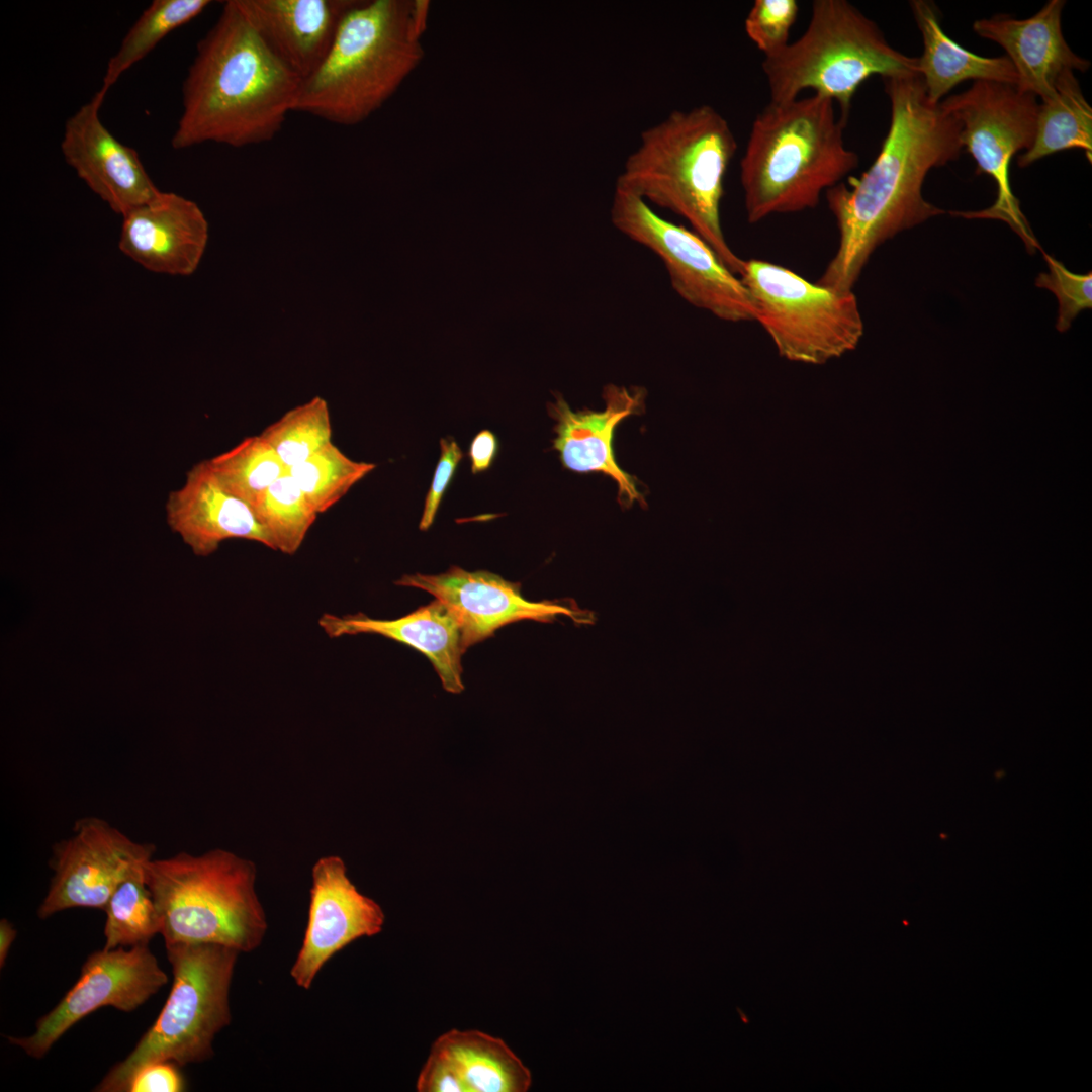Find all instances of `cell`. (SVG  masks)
Returning a JSON list of instances; mask_svg holds the SVG:
<instances>
[{
    "instance_id": "17",
    "label": "cell",
    "mask_w": 1092,
    "mask_h": 1092,
    "mask_svg": "<svg viewBox=\"0 0 1092 1092\" xmlns=\"http://www.w3.org/2000/svg\"><path fill=\"white\" fill-rule=\"evenodd\" d=\"M646 390L643 387H604L603 411H572L562 396L548 404L549 416L555 421L552 448L559 454L564 468L577 472H599L618 485V502L623 508L635 502L646 507L637 479L617 463L613 439L617 426L626 418L639 415L645 408Z\"/></svg>"
},
{
    "instance_id": "31",
    "label": "cell",
    "mask_w": 1092,
    "mask_h": 1092,
    "mask_svg": "<svg viewBox=\"0 0 1092 1092\" xmlns=\"http://www.w3.org/2000/svg\"><path fill=\"white\" fill-rule=\"evenodd\" d=\"M252 509L275 550L287 555L297 552L318 515L288 472Z\"/></svg>"
},
{
    "instance_id": "35",
    "label": "cell",
    "mask_w": 1092,
    "mask_h": 1092,
    "mask_svg": "<svg viewBox=\"0 0 1092 1092\" xmlns=\"http://www.w3.org/2000/svg\"><path fill=\"white\" fill-rule=\"evenodd\" d=\"M177 1064L154 1061L141 1067L131 1077L126 1092H181L185 1079Z\"/></svg>"
},
{
    "instance_id": "15",
    "label": "cell",
    "mask_w": 1092,
    "mask_h": 1092,
    "mask_svg": "<svg viewBox=\"0 0 1092 1092\" xmlns=\"http://www.w3.org/2000/svg\"><path fill=\"white\" fill-rule=\"evenodd\" d=\"M384 920L381 907L351 882L340 856L318 858L311 870L307 926L290 970L294 983L308 990L334 954L360 937L378 934Z\"/></svg>"
},
{
    "instance_id": "16",
    "label": "cell",
    "mask_w": 1092,
    "mask_h": 1092,
    "mask_svg": "<svg viewBox=\"0 0 1092 1092\" xmlns=\"http://www.w3.org/2000/svg\"><path fill=\"white\" fill-rule=\"evenodd\" d=\"M104 98L96 92L67 119L61 152L91 191L122 216L161 190L153 183L136 151L117 140L102 123L99 110Z\"/></svg>"
},
{
    "instance_id": "10",
    "label": "cell",
    "mask_w": 1092,
    "mask_h": 1092,
    "mask_svg": "<svg viewBox=\"0 0 1092 1092\" xmlns=\"http://www.w3.org/2000/svg\"><path fill=\"white\" fill-rule=\"evenodd\" d=\"M940 105L960 123L962 145L974 158L977 173L989 175L997 185L993 205L979 211L954 213L968 218L1002 220L1033 253L1039 245L1011 191L1009 166L1013 156L1028 150L1034 140L1037 98L1013 84L975 81L968 90L946 98Z\"/></svg>"
},
{
    "instance_id": "14",
    "label": "cell",
    "mask_w": 1092,
    "mask_h": 1092,
    "mask_svg": "<svg viewBox=\"0 0 1092 1092\" xmlns=\"http://www.w3.org/2000/svg\"><path fill=\"white\" fill-rule=\"evenodd\" d=\"M395 584L423 589L442 602L457 619L464 648L490 637L498 628L521 620L552 622L566 616L589 624L592 615L566 601L532 602L520 584L485 570L451 566L440 574H405Z\"/></svg>"
},
{
    "instance_id": "22",
    "label": "cell",
    "mask_w": 1092,
    "mask_h": 1092,
    "mask_svg": "<svg viewBox=\"0 0 1092 1092\" xmlns=\"http://www.w3.org/2000/svg\"><path fill=\"white\" fill-rule=\"evenodd\" d=\"M1065 1L1050 0L1032 17L1015 19L997 15L973 24L981 37L1001 46L1017 74V89L1045 100L1055 93L1059 76L1067 70L1085 72L1089 61L1077 56L1061 28Z\"/></svg>"
},
{
    "instance_id": "19",
    "label": "cell",
    "mask_w": 1092,
    "mask_h": 1092,
    "mask_svg": "<svg viewBox=\"0 0 1092 1092\" xmlns=\"http://www.w3.org/2000/svg\"><path fill=\"white\" fill-rule=\"evenodd\" d=\"M165 509L169 527L197 556L214 553L228 539H245L275 550L252 507L222 485L208 460L187 472L184 484L169 493Z\"/></svg>"
},
{
    "instance_id": "2",
    "label": "cell",
    "mask_w": 1092,
    "mask_h": 1092,
    "mask_svg": "<svg viewBox=\"0 0 1092 1092\" xmlns=\"http://www.w3.org/2000/svg\"><path fill=\"white\" fill-rule=\"evenodd\" d=\"M301 83L267 48L239 1H225L196 46L171 145L183 150L204 143H267L294 110Z\"/></svg>"
},
{
    "instance_id": "38",
    "label": "cell",
    "mask_w": 1092,
    "mask_h": 1092,
    "mask_svg": "<svg viewBox=\"0 0 1092 1092\" xmlns=\"http://www.w3.org/2000/svg\"><path fill=\"white\" fill-rule=\"evenodd\" d=\"M429 7V1L413 0V22L415 31L420 38L426 30Z\"/></svg>"
},
{
    "instance_id": "21",
    "label": "cell",
    "mask_w": 1092,
    "mask_h": 1092,
    "mask_svg": "<svg viewBox=\"0 0 1092 1092\" xmlns=\"http://www.w3.org/2000/svg\"><path fill=\"white\" fill-rule=\"evenodd\" d=\"M531 1073L500 1038L452 1029L432 1045L420 1072V1092H525Z\"/></svg>"
},
{
    "instance_id": "3",
    "label": "cell",
    "mask_w": 1092,
    "mask_h": 1092,
    "mask_svg": "<svg viewBox=\"0 0 1092 1092\" xmlns=\"http://www.w3.org/2000/svg\"><path fill=\"white\" fill-rule=\"evenodd\" d=\"M737 143L728 121L703 104L674 110L640 134L616 184L682 217L734 274L743 259L728 245L720 206Z\"/></svg>"
},
{
    "instance_id": "37",
    "label": "cell",
    "mask_w": 1092,
    "mask_h": 1092,
    "mask_svg": "<svg viewBox=\"0 0 1092 1092\" xmlns=\"http://www.w3.org/2000/svg\"><path fill=\"white\" fill-rule=\"evenodd\" d=\"M17 931L13 924L6 918L0 920V967L5 966V962L10 950V947L15 940Z\"/></svg>"
},
{
    "instance_id": "36",
    "label": "cell",
    "mask_w": 1092,
    "mask_h": 1092,
    "mask_svg": "<svg viewBox=\"0 0 1092 1092\" xmlns=\"http://www.w3.org/2000/svg\"><path fill=\"white\" fill-rule=\"evenodd\" d=\"M498 443L495 435L489 430L480 431L472 440L469 448L472 473H480L487 470L497 453Z\"/></svg>"
},
{
    "instance_id": "29",
    "label": "cell",
    "mask_w": 1092,
    "mask_h": 1092,
    "mask_svg": "<svg viewBox=\"0 0 1092 1092\" xmlns=\"http://www.w3.org/2000/svg\"><path fill=\"white\" fill-rule=\"evenodd\" d=\"M259 435L273 448L288 471L333 443L328 402L315 396L287 411Z\"/></svg>"
},
{
    "instance_id": "25",
    "label": "cell",
    "mask_w": 1092,
    "mask_h": 1092,
    "mask_svg": "<svg viewBox=\"0 0 1092 1092\" xmlns=\"http://www.w3.org/2000/svg\"><path fill=\"white\" fill-rule=\"evenodd\" d=\"M1082 149L1092 157V109L1086 101L1072 70L1064 71L1052 97L1038 107L1034 140L1018 158V166L1027 167L1045 156L1068 149Z\"/></svg>"
},
{
    "instance_id": "28",
    "label": "cell",
    "mask_w": 1092,
    "mask_h": 1092,
    "mask_svg": "<svg viewBox=\"0 0 1092 1092\" xmlns=\"http://www.w3.org/2000/svg\"><path fill=\"white\" fill-rule=\"evenodd\" d=\"M144 867L117 886L104 908L105 949L148 945L161 932L160 916L145 881Z\"/></svg>"
},
{
    "instance_id": "34",
    "label": "cell",
    "mask_w": 1092,
    "mask_h": 1092,
    "mask_svg": "<svg viewBox=\"0 0 1092 1092\" xmlns=\"http://www.w3.org/2000/svg\"><path fill=\"white\" fill-rule=\"evenodd\" d=\"M440 448V458L425 499L424 511L419 525L423 531L428 530L433 524L442 497L453 479L459 462L463 458L460 447L451 438H442Z\"/></svg>"
},
{
    "instance_id": "24",
    "label": "cell",
    "mask_w": 1092,
    "mask_h": 1092,
    "mask_svg": "<svg viewBox=\"0 0 1092 1092\" xmlns=\"http://www.w3.org/2000/svg\"><path fill=\"white\" fill-rule=\"evenodd\" d=\"M910 7L923 39V53L917 58L918 74L932 103H940L965 80L1017 85L1016 71L1006 56L982 57L953 41L942 30L932 2L913 0Z\"/></svg>"
},
{
    "instance_id": "4",
    "label": "cell",
    "mask_w": 1092,
    "mask_h": 1092,
    "mask_svg": "<svg viewBox=\"0 0 1092 1092\" xmlns=\"http://www.w3.org/2000/svg\"><path fill=\"white\" fill-rule=\"evenodd\" d=\"M835 103L813 94L769 102L754 118L740 161L746 218L812 209L858 165Z\"/></svg>"
},
{
    "instance_id": "1",
    "label": "cell",
    "mask_w": 1092,
    "mask_h": 1092,
    "mask_svg": "<svg viewBox=\"0 0 1092 1092\" xmlns=\"http://www.w3.org/2000/svg\"><path fill=\"white\" fill-rule=\"evenodd\" d=\"M891 105L889 130L873 164L824 195L839 241L816 283L849 292L873 252L897 234L944 210L922 196L930 169L959 158L961 125L932 103L919 74L884 78Z\"/></svg>"
},
{
    "instance_id": "6",
    "label": "cell",
    "mask_w": 1092,
    "mask_h": 1092,
    "mask_svg": "<svg viewBox=\"0 0 1092 1092\" xmlns=\"http://www.w3.org/2000/svg\"><path fill=\"white\" fill-rule=\"evenodd\" d=\"M144 872L165 943H214L240 953L262 944L268 922L252 860L215 848L152 858Z\"/></svg>"
},
{
    "instance_id": "33",
    "label": "cell",
    "mask_w": 1092,
    "mask_h": 1092,
    "mask_svg": "<svg viewBox=\"0 0 1092 1092\" xmlns=\"http://www.w3.org/2000/svg\"><path fill=\"white\" fill-rule=\"evenodd\" d=\"M798 13L796 0H756L744 20V29L764 57L770 56L789 43Z\"/></svg>"
},
{
    "instance_id": "32",
    "label": "cell",
    "mask_w": 1092,
    "mask_h": 1092,
    "mask_svg": "<svg viewBox=\"0 0 1092 1092\" xmlns=\"http://www.w3.org/2000/svg\"><path fill=\"white\" fill-rule=\"evenodd\" d=\"M1043 256L1049 272L1039 273L1035 285L1052 291L1057 297L1059 310L1056 329L1066 332L1079 312L1092 306V273L1071 272L1053 256L1045 253Z\"/></svg>"
},
{
    "instance_id": "27",
    "label": "cell",
    "mask_w": 1092,
    "mask_h": 1092,
    "mask_svg": "<svg viewBox=\"0 0 1092 1092\" xmlns=\"http://www.w3.org/2000/svg\"><path fill=\"white\" fill-rule=\"evenodd\" d=\"M208 462L222 485L252 508L287 473L276 452L260 435L246 437Z\"/></svg>"
},
{
    "instance_id": "23",
    "label": "cell",
    "mask_w": 1092,
    "mask_h": 1092,
    "mask_svg": "<svg viewBox=\"0 0 1092 1092\" xmlns=\"http://www.w3.org/2000/svg\"><path fill=\"white\" fill-rule=\"evenodd\" d=\"M318 624L331 638L377 634L406 644L430 660L447 692L458 694L464 690L461 659L466 649L461 627L451 611L437 599L397 619H373L362 613L325 614Z\"/></svg>"
},
{
    "instance_id": "5",
    "label": "cell",
    "mask_w": 1092,
    "mask_h": 1092,
    "mask_svg": "<svg viewBox=\"0 0 1092 1092\" xmlns=\"http://www.w3.org/2000/svg\"><path fill=\"white\" fill-rule=\"evenodd\" d=\"M425 52L413 1H360L343 18L321 67L302 81L294 110L343 126L380 109Z\"/></svg>"
},
{
    "instance_id": "11",
    "label": "cell",
    "mask_w": 1092,
    "mask_h": 1092,
    "mask_svg": "<svg viewBox=\"0 0 1092 1092\" xmlns=\"http://www.w3.org/2000/svg\"><path fill=\"white\" fill-rule=\"evenodd\" d=\"M613 225L662 261L673 290L691 305L732 323L755 321L751 296L740 280L694 231L659 216L633 192L616 184Z\"/></svg>"
},
{
    "instance_id": "12",
    "label": "cell",
    "mask_w": 1092,
    "mask_h": 1092,
    "mask_svg": "<svg viewBox=\"0 0 1092 1092\" xmlns=\"http://www.w3.org/2000/svg\"><path fill=\"white\" fill-rule=\"evenodd\" d=\"M154 853L152 843L134 841L101 818L77 820L72 835L53 845V877L37 916L80 907L104 910L117 886Z\"/></svg>"
},
{
    "instance_id": "8",
    "label": "cell",
    "mask_w": 1092,
    "mask_h": 1092,
    "mask_svg": "<svg viewBox=\"0 0 1092 1092\" xmlns=\"http://www.w3.org/2000/svg\"><path fill=\"white\" fill-rule=\"evenodd\" d=\"M172 968L169 996L129 1055L95 1087L126 1092L133 1074L154 1061L198 1064L214 1055L216 1035L231 1024L230 990L240 952L214 943H165Z\"/></svg>"
},
{
    "instance_id": "18",
    "label": "cell",
    "mask_w": 1092,
    "mask_h": 1092,
    "mask_svg": "<svg viewBox=\"0 0 1092 1092\" xmlns=\"http://www.w3.org/2000/svg\"><path fill=\"white\" fill-rule=\"evenodd\" d=\"M207 242L208 222L200 207L160 191L122 215L118 247L149 271L187 276L197 269Z\"/></svg>"
},
{
    "instance_id": "13",
    "label": "cell",
    "mask_w": 1092,
    "mask_h": 1092,
    "mask_svg": "<svg viewBox=\"0 0 1092 1092\" xmlns=\"http://www.w3.org/2000/svg\"><path fill=\"white\" fill-rule=\"evenodd\" d=\"M168 977L148 945L117 947L92 952L81 973L60 1002L35 1023L34 1031L7 1040L27 1056L43 1058L77 1022L102 1007L131 1012L147 1002Z\"/></svg>"
},
{
    "instance_id": "30",
    "label": "cell",
    "mask_w": 1092,
    "mask_h": 1092,
    "mask_svg": "<svg viewBox=\"0 0 1092 1092\" xmlns=\"http://www.w3.org/2000/svg\"><path fill=\"white\" fill-rule=\"evenodd\" d=\"M375 468L374 463L351 459L331 443L287 472L314 511L321 514L337 504Z\"/></svg>"
},
{
    "instance_id": "26",
    "label": "cell",
    "mask_w": 1092,
    "mask_h": 1092,
    "mask_svg": "<svg viewBox=\"0 0 1092 1092\" xmlns=\"http://www.w3.org/2000/svg\"><path fill=\"white\" fill-rule=\"evenodd\" d=\"M210 3L209 0H154L109 59L99 92L105 96L125 71L151 53L172 31L200 15Z\"/></svg>"
},
{
    "instance_id": "7",
    "label": "cell",
    "mask_w": 1092,
    "mask_h": 1092,
    "mask_svg": "<svg viewBox=\"0 0 1092 1092\" xmlns=\"http://www.w3.org/2000/svg\"><path fill=\"white\" fill-rule=\"evenodd\" d=\"M762 71L769 102H788L812 89L836 103L846 123L867 79L918 74V63L892 48L877 24L848 1L815 0L805 32L764 57Z\"/></svg>"
},
{
    "instance_id": "9",
    "label": "cell",
    "mask_w": 1092,
    "mask_h": 1092,
    "mask_svg": "<svg viewBox=\"0 0 1092 1092\" xmlns=\"http://www.w3.org/2000/svg\"><path fill=\"white\" fill-rule=\"evenodd\" d=\"M739 278L753 301L755 321L788 357L823 361L855 347L863 334L853 291L825 288L758 259L743 260Z\"/></svg>"
},
{
    "instance_id": "20",
    "label": "cell",
    "mask_w": 1092,
    "mask_h": 1092,
    "mask_svg": "<svg viewBox=\"0 0 1092 1092\" xmlns=\"http://www.w3.org/2000/svg\"><path fill=\"white\" fill-rule=\"evenodd\" d=\"M271 53L301 81L324 63L360 0H238Z\"/></svg>"
}]
</instances>
